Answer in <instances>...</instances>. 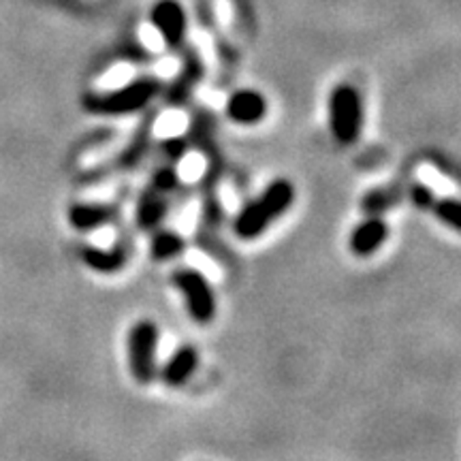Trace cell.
<instances>
[{"label": "cell", "instance_id": "1", "mask_svg": "<svg viewBox=\"0 0 461 461\" xmlns=\"http://www.w3.org/2000/svg\"><path fill=\"white\" fill-rule=\"evenodd\" d=\"M293 203H295V186L285 177H278L257 199L241 207L233 221V233L244 241L261 238L265 230L291 210Z\"/></svg>", "mask_w": 461, "mask_h": 461}, {"label": "cell", "instance_id": "19", "mask_svg": "<svg viewBox=\"0 0 461 461\" xmlns=\"http://www.w3.org/2000/svg\"><path fill=\"white\" fill-rule=\"evenodd\" d=\"M188 152V141L184 140H169L163 143V148H160V154H163L165 163H171V165H177L180 160L186 157Z\"/></svg>", "mask_w": 461, "mask_h": 461}, {"label": "cell", "instance_id": "8", "mask_svg": "<svg viewBox=\"0 0 461 461\" xmlns=\"http://www.w3.org/2000/svg\"><path fill=\"white\" fill-rule=\"evenodd\" d=\"M201 79H203V62L199 60L197 54H188L184 58L182 68L177 71L165 92V105L171 109H180L186 105L193 92L201 84Z\"/></svg>", "mask_w": 461, "mask_h": 461}, {"label": "cell", "instance_id": "13", "mask_svg": "<svg viewBox=\"0 0 461 461\" xmlns=\"http://www.w3.org/2000/svg\"><path fill=\"white\" fill-rule=\"evenodd\" d=\"M68 224L79 233H90L105 227L115 218V207L109 203H75L68 210Z\"/></svg>", "mask_w": 461, "mask_h": 461}, {"label": "cell", "instance_id": "5", "mask_svg": "<svg viewBox=\"0 0 461 461\" xmlns=\"http://www.w3.org/2000/svg\"><path fill=\"white\" fill-rule=\"evenodd\" d=\"M158 327L154 321H137L126 336V359L131 376L137 384H149L157 378L158 357Z\"/></svg>", "mask_w": 461, "mask_h": 461}, {"label": "cell", "instance_id": "11", "mask_svg": "<svg viewBox=\"0 0 461 461\" xmlns=\"http://www.w3.org/2000/svg\"><path fill=\"white\" fill-rule=\"evenodd\" d=\"M197 367L199 350L194 348V346H180V348L167 359L163 370H160V380L171 389L184 387V384L194 376Z\"/></svg>", "mask_w": 461, "mask_h": 461}, {"label": "cell", "instance_id": "16", "mask_svg": "<svg viewBox=\"0 0 461 461\" xmlns=\"http://www.w3.org/2000/svg\"><path fill=\"white\" fill-rule=\"evenodd\" d=\"M397 201H400V193L395 188H374L370 193L363 194L361 210L367 216H383L384 212L395 207Z\"/></svg>", "mask_w": 461, "mask_h": 461}, {"label": "cell", "instance_id": "6", "mask_svg": "<svg viewBox=\"0 0 461 461\" xmlns=\"http://www.w3.org/2000/svg\"><path fill=\"white\" fill-rule=\"evenodd\" d=\"M171 285L180 293L186 312L197 325H210L216 319V295L212 282L194 267H177L171 274Z\"/></svg>", "mask_w": 461, "mask_h": 461}, {"label": "cell", "instance_id": "4", "mask_svg": "<svg viewBox=\"0 0 461 461\" xmlns=\"http://www.w3.org/2000/svg\"><path fill=\"white\" fill-rule=\"evenodd\" d=\"M330 131L339 146H353L363 132V99L350 84H338L327 101Z\"/></svg>", "mask_w": 461, "mask_h": 461}, {"label": "cell", "instance_id": "14", "mask_svg": "<svg viewBox=\"0 0 461 461\" xmlns=\"http://www.w3.org/2000/svg\"><path fill=\"white\" fill-rule=\"evenodd\" d=\"M157 122V118H146V122L140 126V131L135 132V137H132L131 143H126V148L122 152L118 154V158L113 160L112 167V173H124V171H131L132 167H137L143 160V157L148 154L149 149V140H152V126Z\"/></svg>", "mask_w": 461, "mask_h": 461}, {"label": "cell", "instance_id": "7", "mask_svg": "<svg viewBox=\"0 0 461 461\" xmlns=\"http://www.w3.org/2000/svg\"><path fill=\"white\" fill-rule=\"evenodd\" d=\"M149 22L157 28L167 48H180L186 37V11L177 0H158L152 9H149Z\"/></svg>", "mask_w": 461, "mask_h": 461}, {"label": "cell", "instance_id": "10", "mask_svg": "<svg viewBox=\"0 0 461 461\" xmlns=\"http://www.w3.org/2000/svg\"><path fill=\"white\" fill-rule=\"evenodd\" d=\"M224 113H227V118L233 124L255 126L267 115V101H265V96L257 90H238L227 99Z\"/></svg>", "mask_w": 461, "mask_h": 461}, {"label": "cell", "instance_id": "9", "mask_svg": "<svg viewBox=\"0 0 461 461\" xmlns=\"http://www.w3.org/2000/svg\"><path fill=\"white\" fill-rule=\"evenodd\" d=\"M389 240V227L383 221V216H367L366 221L357 224L350 230L348 248L357 258H370L372 255L387 244Z\"/></svg>", "mask_w": 461, "mask_h": 461}, {"label": "cell", "instance_id": "15", "mask_svg": "<svg viewBox=\"0 0 461 461\" xmlns=\"http://www.w3.org/2000/svg\"><path fill=\"white\" fill-rule=\"evenodd\" d=\"M184 246H186L184 238L176 230H157L149 240V257L158 263L171 261V258L182 255Z\"/></svg>", "mask_w": 461, "mask_h": 461}, {"label": "cell", "instance_id": "3", "mask_svg": "<svg viewBox=\"0 0 461 461\" xmlns=\"http://www.w3.org/2000/svg\"><path fill=\"white\" fill-rule=\"evenodd\" d=\"M180 188V173H177V165L165 163L160 165L157 171L149 177L148 186L143 188L140 201H137L135 210V222L141 230L158 229L163 218L169 212V197L176 190Z\"/></svg>", "mask_w": 461, "mask_h": 461}, {"label": "cell", "instance_id": "17", "mask_svg": "<svg viewBox=\"0 0 461 461\" xmlns=\"http://www.w3.org/2000/svg\"><path fill=\"white\" fill-rule=\"evenodd\" d=\"M429 212H434L438 221H440L445 227L457 230L461 233V199L453 197H438L431 203Z\"/></svg>", "mask_w": 461, "mask_h": 461}, {"label": "cell", "instance_id": "12", "mask_svg": "<svg viewBox=\"0 0 461 461\" xmlns=\"http://www.w3.org/2000/svg\"><path fill=\"white\" fill-rule=\"evenodd\" d=\"M82 263L92 272L101 276H113L122 272L129 263V252L124 246L113 248H99V246H86L82 248Z\"/></svg>", "mask_w": 461, "mask_h": 461}, {"label": "cell", "instance_id": "18", "mask_svg": "<svg viewBox=\"0 0 461 461\" xmlns=\"http://www.w3.org/2000/svg\"><path fill=\"white\" fill-rule=\"evenodd\" d=\"M408 197H411L412 205L417 207V210H420V212H428L429 207H431V203H434L436 193L428 186V184H423V182H414L412 186L408 188Z\"/></svg>", "mask_w": 461, "mask_h": 461}, {"label": "cell", "instance_id": "2", "mask_svg": "<svg viewBox=\"0 0 461 461\" xmlns=\"http://www.w3.org/2000/svg\"><path fill=\"white\" fill-rule=\"evenodd\" d=\"M158 77H137L124 84L122 88L109 92H92L86 95L82 105L92 115H103V118H118V115H131L146 109L160 95Z\"/></svg>", "mask_w": 461, "mask_h": 461}]
</instances>
